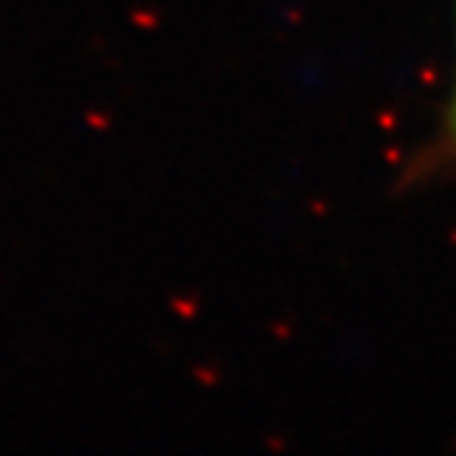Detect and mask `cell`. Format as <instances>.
Returning a JSON list of instances; mask_svg holds the SVG:
<instances>
[{"instance_id": "cell-1", "label": "cell", "mask_w": 456, "mask_h": 456, "mask_svg": "<svg viewBox=\"0 0 456 456\" xmlns=\"http://www.w3.org/2000/svg\"><path fill=\"white\" fill-rule=\"evenodd\" d=\"M456 92V89H454ZM454 132H456V94H454Z\"/></svg>"}]
</instances>
